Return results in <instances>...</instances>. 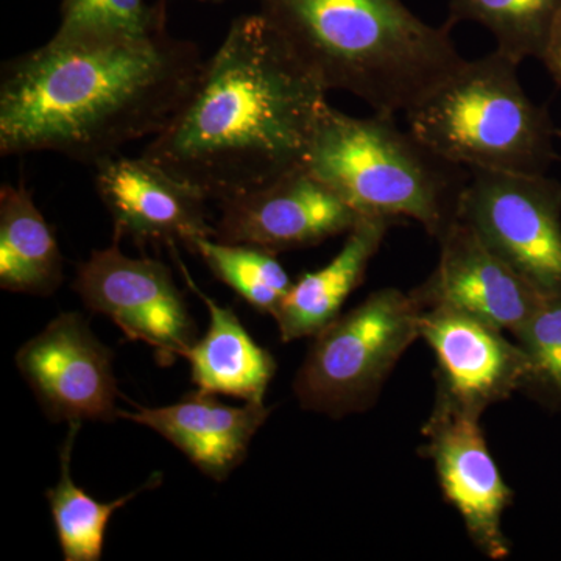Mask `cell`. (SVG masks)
<instances>
[{
	"label": "cell",
	"mask_w": 561,
	"mask_h": 561,
	"mask_svg": "<svg viewBox=\"0 0 561 561\" xmlns=\"http://www.w3.org/2000/svg\"><path fill=\"white\" fill-rule=\"evenodd\" d=\"M201 50L168 32L139 38H66L5 62L0 154L51 151L95 165L160 135L197 87Z\"/></svg>",
	"instance_id": "1"
},
{
	"label": "cell",
	"mask_w": 561,
	"mask_h": 561,
	"mask_svg": "<svg viewBox=\"0 0 561 561\" xmlns=\"http://www.w3.org/2000/svg\"><path fill=\"white\" fill-rule=\"evenodd\" d=\"M327 94L261 13L242 14L142 157L230 201L305 165Z\"/></svg>",
	"instance_id": "2"
},
{
	"label": "cell",
	"mask_w": 561,
	"mask_h": 561,
	"mask_svg": "<svg viewBox=\"0 0 561 561\" xmlns=\"http://www.w3.org/2000/svg\"><path fill=\"white\" fill-rule=\"evenodd\" d=\"M260 13L324 90L373 113H408L467 61L402 0H260Z\"/></svg>",
	"instance_id": "3"
},
{
	"label": "cell",
	"mask_w": 561,
	"mask_h": 561,
	"mask_svg": "<svg viewBox=\"0 0 561 561\" xmlns=\"http://www.w3.org/2000/svg\"><path fill=\"white\" fill-rule=\"evenodd\" d=\"M397 116L356 117L328 106L305 165L359 217L411 219L432 238L459 216L463 172L427 149Z\"/></svg>",
	"instance_id": "4"
},
{
	"label": "cell",
	"mask_w": 561,
	"mask_h": 561,
	"mask_svg": "<svg viewBox=\"0 0 561 561\" xmlns=\"http://www.w3.org/2000/svg\"><path fill=\"white\" fill-rule=\"evenodd\" d=\"M519 65L494 49L465 61L423 102L404 114L427 149L460 168L546 175L557 160V128L535 105Z\"/></svg>",
	"instance_id": "5"
},
{
	"label": "cell",
	"mask_w": 561,
	"mask_h": 561,
	"mask_svg": "<svg viewBox=\"0 0 561 561\" xmlns=\"http://www.w3.org/2000/svg\"><path fill=\"white\" fill-rule=\"evenodd\" d=\"M423 309L415 291L387 287L313 335L295 376L301 408L332 419L371 408L402 354L419 341Z\"/></svg>",
	"instance_id": "6"
},
{
	"label": "cell",
	"mask_w": 561,
	"mask_h": 561,
	"mask_svg": "<svg viewBox=\"0 0 561 561\" xmlns=\"http://www.w3.org/2000/svg\"><path fill=\"white\" fill-rule=\"evenodd\" d=\"M457 217L542 297L560 300V181L472 169Z\"/></svg>",
	"instance_id": "7"
},
{
	"label": "cell",
	"mask_w": 561,
	"mask_h": 561,
	"mask_svg": "<svg viewBox=\"0 0 561 561\" xmlns=\"http://www.w3.org/2000/svg\"><path fill=\"white\" fill-rule=\"evenodd\" d=\"M121 241L94 250L77 271L73 289L91 312L110 317L130 341L172 365L195 342V323L168 265L127 256Z\"/></svg>",
	"instance_id": "8"
},
{
	"label": "cell",
	"mask_w": 561,
	"mask_h": 561,
	"mask_svg": "<svg viewBox=\"0 0 561 561\" xmlns=\"http://www.w3.org/2000/svg\"><path fill=\"white\" fill-rule=\"evenodd\" d=\"M481 419L435 397L421 430L420 451L434 465L443 497L459 513L472 545L486 559L500 561L512 551L502 518L513 491L491 456Z\"/></svg>",
	"instance_id": "9"
},
{
	"label": "cell",
	"mask_w": 561,
	"mask_h": 561,
	"mask_svg": "<svg viewBox=\"0 0 561 561\" xmlns=\"http://www.w3.org/2000/svg\"><path fill=\"white\" fill-rule=\"evenodd\" d=\"M16 365L50 420L119 419L113 353L80 313L55 317L18 351Z\"/></svg>",
	"instance_id": "10"
},
{
	"label": "cell",
	"mask_w": 561,
	"mask_h": 561,
	"mask_svg": "<svg viewBox=\"0 0 561 561\" xmlns=\"http://www.w3.org/2000/svg\"><path fill=\"white\" fill-rule=\"evenodd\" d=\"M420 339L437 359L435 397L474 415L522 391L529 373V357L518 342L451 306H424Z\"/></svg>",
	"instance_id": "11"
},
{
	"label": "cell",
	"mask_w": 561,
	"mask_h": 561,
	"mask_svg": "<svg viewBox=\"0 0 561 561\" xmlns=\"http://www.w3.org/2000/svg\"><path fill=\"white\" fill-rule=\"evenodd\" d=\"M220 208L214 239L275 254L348 234L360 219L306 165L260 190L220 202Z\"/></svg>",
	"instance_id": "12"
},
{
	"label": "cell",
	"mask_w": 561,
	"mask_h": 561,
	"mask_svg": "<svg viewBox=\"0 0 561 561\" xmlns=\"http://www.w3.org/2000/svg\"><path fill=\"white\" fill-rule=\"evenodd\" d=\"M99 197L114 225V239L136 245L192 249L197 239L214 236L206 201L197 190L146 157L116 154L94 165Z\"/></svg>",
	"instance_id": "13"
},
{
	"label": "cell",
	"mask_w": 561,
	"mask_h": 561,
	"mask_svg": "<svg viewBox=\"0 0 561 561\" xmlns=\"http://www.w3.org/2000/svg\"><path fill=\"white\" fill-rule=\"evenodd\" d=\"M437 241V267L413 289L424 306H451L518 337L535 313L551 301L501 260L474 228L459 217Z\"/></svg>",
	"instance_id": "14"
},
{
	"label": "cell",
	"mask_w": 561,
	"mask_h": 561,
	"mask_svg": "<svg viewBox=\"0 0 561 561\" xmlns=\"http://www.w3.org/2000/svg\"><path fill=\"white\" fill-rule=\"evenodd\" d=\"M271 413L264 401L234 408L198 390L164 408L135 404L133 412L119 409L117 416L157 432L203 474L224 482L245 460L251 440Z\"/></svg>",
	"instance_id": "15"
},
{
	"label": "cell",
	"mask_w": 561,
	"mask_h": 561,
	"mask_svg": "<svg viewBox=\"0 0 561 561\" xmlns=\"http://www.w3.org/2000/svg\"><path fill=\"white\" fill-rule=\"evenodd\" d=\"M393 220L360 217L334 260L291 283L273 319L283 342L313 337L342 316V306L364 283Z\"/></svg>",
	"instance_id": "16"
},
{
	"label": "cell",
	"mask_w": 561,
	"mask_h": 561,
	"mask_svg": "<svg viewBox=\"0 0 561 561\" xmlns=\"http://www.w3.org/2000/svg\"><path fill=\"white\" fill-rule=\"evenodd\" d=\"M171 253L187 286L205 302L209 312L205 337L195 341L184 354V359L191 364L192 382L206 393L228 394L245 402L264 401L276 373L275 357L251 339L231 308L214 301L194 283L179 251L171 250Z\"/></svg>",
	"instance_id": "17"
},
{
	"label": "cell",
	"mask_w": 561,
	"mask_h": 561,
	"mask_svg": "<svg viewBox=\"0 0 561 561\" xmlns=\"http://www.w3.org/2000/svg\"><path fill=\"white\" fill-rule=\"evenodd\" d=\"M62 254L24 181L0 190V287L47 297L61 286Z\"/></svg>",
	"instance_id": "18"
},
{
	"label": "cell",
	"mask_w": 561,
	"mask_h": 561,
	"mask_svg": "<svg viewBox=\"0 0 561 561\" xmlns=\"http://www.w3.org/2000/svg\"><path fill=\"white\" fill-rule=\"evenodd\" d=\"M81 423H69L68 437L60 451V478L54 489L46 491L54 519L55 531L66 561H99L103 556L106 529L114 513L125 507L139 493L157 489L162 482L161 472H153L142 486L119 500L95 501L80 489L72 479L70 461Z\"/></svg>",
	"instance_id": "19"
},
{
	"label": "cell",
	"mask_w": 561,
	"mask_h": 561,
	"mask_svg": "<svg viewBox=\"0 0 561 561\" xmlns=\"http://www.w3.org/2000/svg\"><path fill=\"white\" fill-rule=\"evenodd\" d=\"M561 0H449L446 27L471 21L483 25L496 41V50L516 65L541 60Z\"/></svg>",
	"instance_id": "20"
},
{
	"label": "cell",
	"mask_w": 561,
	"mask_h": 561,
	"mask_svg": "<svg viewBox=\"0 0 561 561\" xmlns=\"http://www.w3.org/2000/svg\"><path fill=\"white\" fill-rule=\"evenodd\" d=\"M191 251L251 308L272 317L294 283L276 254L260 247L221 242L206 236L197 239Z\"/></svg>",
	"instance_id": "21"
},
{
	"label": "cell",
	"mask_w": 561,
	"mask_h": 561,
	"mask_svg": "<svg viewBox=\"0 0 561 561\" xmlns=\"http://www.w3.org/2000/svg\"><path fill=\"white\" fill-rule=\"evenodd\" d=\"M165 31V3L144 0H62L55 35L66 38H139Z\"/></svg>",
	"instance_id": "22"
},
{
	"label": "cell",
	"mask_w": 561,
	"mask_h": 561,
	"mask_svg": "<svg viewBox=\"0 0 561 561\" xmlns=\"http://www.w3.org/2000/svg\"><path fill=\"white\" fill-rule=\"evenodd\" d=\"M515 341L529 357L522 393L542 408L561 411V298L546 302Z\"/></svg>",
	"instance_id": "23"
},
{
	"label": "cell",
	"mask_w": 561,
	"mask_h": 561,
	"mask_svg": "<svg viewBox=\"0 0 561 561\" xmlns=\"http://www.w3.org/2000/svg\"><path fill=\"white\" fill-rule=\"evenodd\" d=\"M541 61L545 62L546 70L557 87L561 88V11L553 24L551 38H549L548 47Z\"/></svg>",
	"instance_id": "24"
},
{
	"label": "cell",
	"mask_w": 561,
	"mask_h": 561,
	"mask_svg": "<svg viewBox=\"0 0 561 561\" xmlns=\"http://www.w3.org/2000/svg\"><path fill=\"white\" fill-rule=\"evenodd\" d=\"M201 2H206V3H220V2H225V0H201Z\"/></svg>",
	"instance_id": "25"
},
{
	"label": "cell",
	"mask_w": 561,
	"mask_h": 561,
	"mask_svg": "<svg viewBox=\"0 0 561 561\" xmlns=\"http://www.w3.org/2000/svg\"><path fill=\"white\" fill-rule=\"evenodd\" d=\"M557 136H559V138H561V130H557Z\"/></svg>",
	"instance_id": "26"
}]
</instances>
